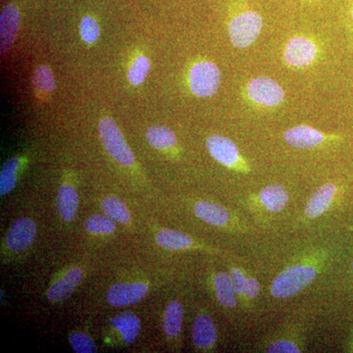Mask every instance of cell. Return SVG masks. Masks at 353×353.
I'll list each match as a JSON object with an SVG mask.
<instances>
[{
    "label": "cell",
    "instance_id": "1",
    "mask_svg": "<svg viewBox=\"0 0 353 353\" xmlns=\"http://www.w3.org/2000/svg\"><path fill=\"white\" fill-rule=\"evenodd\" d=\"M317 271L307 265H296L279 274L271 285L272 296L285 299L299 294L314 281Z\"/></svg>",
    "mask_w": 353,
    "mask_h": 353
},
{
    "label": "cell",
    "instance_id": "2",
    "mask_svg": "<svg viewBox=\"0 0 353 353\" xmlns=\"http://www.w3.org/2000/svg\"><path fill=\"white\" fill-rule=\"evenodd\" d=\"M263 28V20L259 13L246 10L239 13L229 25L230 39L236 48H243L252 46Z\"/></svg>",
    "mask_w": 353,
    "mask_h": 353
},
{
    "label": "cell",
    "instance_id": "3",
    "mask_svg": "<svg viewBox=\"0 0 353 353\" xmlns=\"http://www.w3.org/2000/svg\"><path fill=\"white\" fill-rule=\"evenodd\" d=\"M99 136L109 154L124 166H132L134 162L132 150L121 132L119 127L110 118H104L99 125Z\"/></svg>",
    "mask_w": 353,
    "mask_h": 353
},
{
    "label": "cell",
    "instance_id": "4",
    "mask_svg": "<svg viewBox=\"0 0 353 353\" xmlns=\"http://www.w3.org/2000/svg\"><path fill=\"white\" fill-rule=\"evenodd\" d=\"M220 83V70L213 62H199L190 69V85L196 97H212L217 92Z\"/></svg>",
    "mask_w": 353,
    "mask_h": 353
},
{
    "label": "cell",
    "instance_id": "5",
    "mask_svg": "<svg viewBox=\"0 0 353 353\" xmlns=\"http://www.w3.org/2000/svg\"><path fill=\"white\" fill-rule=\"evenodd\" d=\"M246 92L253 102L269 108L279 105L285 99L283 88L268 77H257L253 79L248 83Z\"/></svg>",
    "mask_w": 353,
    "mask_h": 353
},
{
    "label": "cell",
    "instance_id": "6",
    "mask_svg": "<svg viewBox=\"0 0 353 353\" xmlns=\"http://www.w3.org/2000/svg\"><path fill=\"white\" fill-rule=\"evenodd\" d=\"M148 294L145 283H117L108 290L106 299L110 305L122 307L139 303Z\"/></svg>",
    "mask_w": 353,
    "mask_h": 353
},
{
    "label": "cell",
    "instance_id": "7",
    "mask_svg": "<svg viewBox=\"0 0 353 353\" xmlns=\"http://www.w3.org/2000/svg\"><path fill=\"white\" fill-rule=\"evenodd\" d=\"M317 46L311 39L296 37L290 39L285 48V60L290 66L303 68L314 61Z\"/></svg>",
    "mask_w": 353,
    "mask_h": 353
},
{
    "label": "cell",
    "instance_id": "8",
    "mask_svg": "<svg viewBox=\"0 0 353 353\" xmlns=\"http://www.w3.org/2000/svg\"><path fill=\"white\" fill-rule=\"evenodd\" d=\"M21 21L20 8L15 2H10L2 9L0 16V50L6 54L19 32Z\"/></svg>",
    "mask_w": 353,
    "mask_h": 353
},
{
    "label": "cell",
    "instance_id": "9",
    "mask_svg": "<svg viewBox=\"0 0 353 353\" xmlns=\"http://www.w3.org/2000/svg\"><path fill=\"white\" fill-rule=\"evenodd\" d=\"M37 225L29 218H21L12 224L7 234L6 243L13 252L27 250L36 240Z\"/></svg>",
    "mask_w": 353,
    "mask_h": 353
},
{
    "label": "cell",
    "instance_id": "10",
    "mask_svg": "<svg viewBox=\"0 0 353 353\" xmlns=\"http://www.w3.org/2000/svg\"><path fill=\"white\" fill-rule=\"evenodd\" d=\"M206 145L211 157L224 166L233 167L240 160L238 148L226 137L213 134L208 138Z\"/></svg>",
    "mask_w": 353,
    "mask_h": 353
},
{
    "label": "cell",
    "instance_id": "11",
    "mask_svg": "<svg viewBox=\"0 0 353 353\" xmlns=\"http://www.w3.org/2000/svg\"><path fill=\"white\" fill-rule=\"evenodd\" d=\"M83 280V271L73 268L57 282L53 283L48 290V299L51 303H60L68 299Z\"/></svg>",
    "mask_w": 353,
    "mask_h": 353
},
{
    "label": "cell",
    "instance_id": "12",
    "mask_svg": "<svg viewBox=\"0 0 353 353\" xmlns=\"http://www.w3.org/2000/svg\"><path fill=\"white\" fill-rule=\"evenodd\" d=\"M284 138L290 145L296 148H310L324 141L325 134L314 128L296 126L285 132Z\"/></svg>",
    "mask_w": 353,
    "mask_h": 353
},
{
    "label": "cell",
    "instance_id": "13",
    "mask_svg": "<svg viewBox=\"0 0 353 353\" xmlns=\"http://www.w3.org/2000/svg\"><path fill=\"white\" fill-rule=\"evenodd\" d=\"M192 339L197 347L208 350L214 345L217 339L214 322L208 315L197 316L192 328Z\"/></svg>",
    "mask_w": 353,
    "mask_h": 353
},
{
    "label": "cell",
    "instance_id": "14",
    "mask_svg": "<svg viewBox=\"0 0 353 353\" xmlns=\"http://www.w3.org/2000/svg\"><path fill=\"white\" fill-rule=\"evenodd\" d=\"M336 188L329 183L316 190L305 208V215L309 218L319 217L328 210L336 194Z\"/></svg>",
    "mask_w": 353,
    "mask_h": 353
},
{
    "label": "cell",
    "instance_id": "15",
    "mask_svg": "<svg viewBox=\"0 0 353 353\" xmlns=\"http://www.w3.org/2000/svg\"><path fill=\"white\" fill-rule=\"evenodd\" d=\"M58 213L67 222L76 218L79 208V196L77 190L72 185H63L58 190L57 197Z\"/></svg>",
    "mask_w": 353,
    "mask_h": 353
},
{
    "label": "cell",
    "instance_id": "16",
    "mask_svg": "<svg viewBox=\"0 0 353 353\" xmlns=\"http://www.w3.org/2000/svg\"><path fill=\"white\" fill-rule=\"evenodd\" d=\"M114 328L122 334L125 343H132L138 338L141 331L139 318L131 311H125L111 319Z\"/></svg>",
    "mask_w": 353,
    "mask_h": 353
},
{
    "label": "cell",
    "instance_id": "17",
    "mask_svg": "<svg viewBox=\"0 0 353 353\" xmlns=\"http://www.w3.org/2000/svg\"><path fill=\"white\" fill-rule=\"evenodd\" d=\"M194 213L199 219L213 226H225L230 219L226 208L209 201L197 202L194 206Z\"/></svg>",
    "mask_w": 353,
    "mask_h": 353
},
{
    "label": "cell",
    "instance_id": "18",
    "mask_svg": "<svg viewBox=\"0 0 353 353\" xmlns=\"http://www.w3.org/2000/svg\"><path fill=\"white\" fill-rule=\"evenodd\" d=\"M260 201L271 212H279L289 201V194L284 187L277 183L267 185L259 194Z\"/></svg>",
    "mask_w": 353,
    "mask_h": 353
},
{
    "label": "cell",
    "instance_id": "19",
    "mask_svg": "<svg viewBox=\"0 0 353 353\" xmlns=\"http://www.w3.org/2000/svg\"><path fill=\"white\" fill-rule=\"evenodd\" d=\"M158 245L165 250H187L194 245V241L188 234L174 230H161L157 234Z\"/></svg>",
    "mask_w": 353,
    "mask_h": 353
},
{
    "label": "cell",
    "instance_id": "20",
    "mask_svg": "<svg viewBox=\"0 0 353 353\" xmlns=\"http://www.w3.org/2000/svg\"><path fill=\"white\" fill-rule=\"evenodd\" d=\"M183 319V306L179 301H172L165 311L163 328L169 338H176L181 333Z\"/></svg>",
    "mask_w": 353,
    "mask_h": 353
},
{
    "label": "cell",
    "instance_id": "21",
    "mask_svg": "<svg viewBox=\"0 0 353 353\" xmlns=\"http://www.w3.org/2000/svg\"><path fill=\"white\" fill-rule=\"evenodd\" d=\"M148 143L157 150H166L176 145V134L165 126H153L146 132Z\"/></svg>",
    "mask_w": 353,
    "mask_h": 353
},
{
    "label": "cell",
    "instance_id": "22",
    "mask_svg": "<svg viewBox=\"0 0 353 353\" xmlns=\"http://www.w3.org/2000/svg\"><path fill=\"white\" fill-rule=\"evenodd\" d=\"M216 294L218 301L224 307L233 308L236 306V297L232 285L231 278L226 273H218L214 278Z\"/></svg>",
    "mask_w": 353,
    "mask_h": 353
},
{
    "label": "cell",
    "instance_id": "23",
    "mask_svg": "<svg viewBox=\"0 0 353 353\" xmlns=\"http://www.w3.org/2000/svg\"><path fill=\"white\" fill-rule=\"evenodd\" d=\"M20 166L19 158H10L2 167L0 173V194L6 196L17 183V172Z\"/></svg>",
    "mask_w": 353,
    "mask_h": 353
},
{
    "label": "cell",
    "instance_id": "24",
    "mask_svg": "<svg viewBox=\"0 0 353 353\" xmlns=\"http://www.w3.org/2000/svg\"><path fill=\"white\" fill-rule=\"evenodd\" d=\"M102 209L104 212L114 220L118 221L121 224L131 223V215L124 202L116 196H106L102 201Z\"/></svg>",
    "mask_w": 353,
    "mask_h": 353
},
{
    "label": "cell",
    "instance_id": "25",
    "mask_svg": "<svg viewBox=\"0 0 353 353\" xmlns=\"http://www.w3.org/2000/svg\"><path fill=\"white\" fill-rule=\"evenodd\" d=\"M85 228L90 233L109 234L115 232L116 224L110 216L94 214L88 216L85 222Z\"/></svg>",
    "mask_w": 353,
    "mask_h": 353
},
{
    "label": "cell",
    "instance_id": "26",
    "mask_svg": "<svg viewBox=\"0 0 353 353\" xmlns=\"http://www.w3.org/2000/svg\"><path fill=\"white\" fill-rule=\"evenodd\" d=\"M32 83L34 87L43 94H50L55 88V80L52 72L44 65L38 67L34 71Z\"/></svg>",
    "mask_w": 353,
    "mask_h": 353
},
{
    "label": "cell",
    "instance_id": "27",
    "mask_svg": "<svg viewBox=\"0 0 353 353\" xmlns=\"http://www.w3.org/2000/svg\"><path fill=\"white\" fill-rule=\"evenodd\" d=\"M150 70V61L148 57L141 55L137 57L128 72V80L132 85H139L145 80Z\"/></svg>",
    "mask_w": 353,
    "mask_h": 353
},
{
    "label": "cell",
    "instance_id": "28",
    "mask_svg": "<svg viewBox=\"0 0 353 353\" xmlns=\"http://www.w3.org/2000/svg\"><path fill=\"white\" fill-rule=\"evenodd\" d=\"M80 32L83 41L87 43H95L101 34V29L97 20L90 15L85 16L81 21Z\"/></svg>",
    "mask_w": 353,
    "mask_h": 353
},
{
    "label": "cell",
    "instance_id": "29",
    "mask_svg": "<svg viewBox=\"0 0 353 353\" xmlns=\"http://www.w3.org/2000/svg\"><path fill=\"white\" fill-rule=\"evenodd\" d=\"M70 343L74 352L77 353H94L97 352L94 341L88 334L83 333H74L70 336Z\"/></svg>",
    "mask_w": 353,
    "mask_h": 353
},
{
    "label": "cell",
    "instance_id": "30",
    "mask_svg": "<svg viewBox=\"0 0 353 353\" xmlns=\"http://www.w3.org/2000/svg\"><path fill=\"white\" fill-rule=\"evenodd\" d=\"M230 278H231L234 294L245 296L246 285H248V278L245 277L243 272L240 269L233 268L231 270V273H230Z\"/></svg>",
    "mask_w": 353,
    "mask_h": 353
},
{
    "label": "cell",
    "instance_id": "31",
    "mask_svg": "<svg viewBox=\"0 0 353 353\" xmlns=\"http://www.w3.org/2000/svg\"><path fill=\"white\" fill-rule=\"evenodd\" d=\"M267 352L270 353H299L301 352L299 348L294 343L288 341H279L272 343L267 350Z\"/></svg>",
    "mask_w": 353,
    "mask_h": 353
},
{
    "label": "cell",
    "instance_id": "32",
    "mask_svg": "<svg viewBox=\"0 0 353 353\" xmlns=\"http://www.w3.org/2000/svg\"><path fill=\"white\" fill-rule=\"evenodd\" d=\"M259 290L260 285L257 280H255L254 278H248L245 296L250 297V299H254V297L259 296Z\"/></svg>",
    "mask_w": 353,
    "mask_h": 353
},
{
    "label": "cell",
    "instance_id": "33",
    "mask_svg": "<svg viewBox=\"0 0 353 353\" xmlns=\"http://www.w3.org/2000/svg\"><path fill=\"white\" fill-rule=\"evenodd\" d=\"M352 19H353V6H352Z\"/></svg>",
    "mask_w": 353,
    "mask_h": 353
},
{
    "label": "cell",
    "instance_id": "34",
    "mask_svg": "<svg viewBox=\"0 0 353 353\" xmlns=\"http://www.w3.org/2000/svg\"><path fill=\"white\" fill-rule=\"evenodd\" d=\"M352 269H353V263H352Z\"/></svg>",
    "mask_w": 353,
    "mask_h": 353
}]
</instances>
